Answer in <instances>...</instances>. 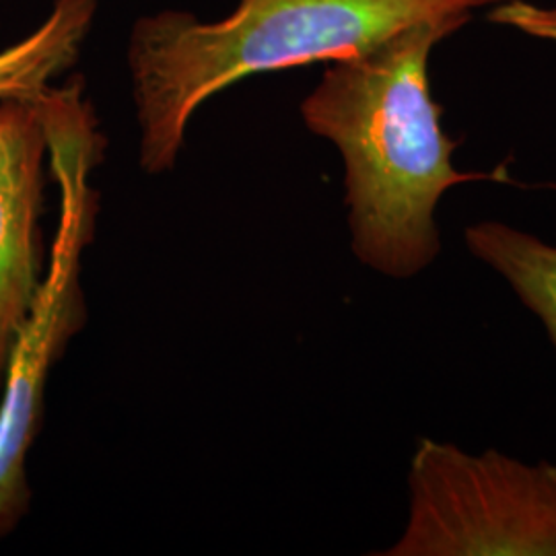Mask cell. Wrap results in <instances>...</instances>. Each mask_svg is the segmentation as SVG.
Here are the masks:
<instances>
[{
    "label": "cell",
    "mask_w": 556,
    "mask_h": 556,
    "mask_svg": "<svg viewBox=\"0 0 556 556\" xmlns=\"http://www.w3.org/2000/svg\"><path fill=\"white\" fill-rule=\"evenodd\" d=\"M468 20L415 23L378 46L328 62L301 103L305 126L344 161L353 252L392 278L427 270L441 252L435 208L447 190L498 174L457 172L459 142L433 100L429 59Z\"/></svg>",
    "instance_id": "cell-1"
},
{
    "label": "cell",
    "mask_w": 556,
    "mask_h": 556,
    "mask_svg": "<svg viewBox=\"0 0 556 556\" xmlns=\"http://www.w3.org/2000/svg\"><path fill=\"white\" fill-rule=\"evenodd\" d=\"M501 0H239L219 21L184 11L140 17L128 66L140 167L169 172L204 101L252 75L361 54L429 20H472Z\"/></svg>",
    "instance_id": "cell-2"
},
{
    "label": "cell",
    "mask_w": 556,
    "mask_h": 556,
    "mask_svg": "<svg viewBox=\"0 0 556 556\" xmlns=\"http://www.w3.org/2000/svg\"><path fill=\"white\" fill-rule=\"evenodd\" d=\"M41 114L48 165L59 181L60 220L40 291L11 346L0 388V538L17 528L29 507L27 456L40 433L52 365L85 319L80 260L98 215L91 172L103 139L80 79L52 87L41 98Z\"/></svg>",
    "instance_id": "cell-3"
},
{
    "label": "cell",
    "mask_w": 556,
    "mask_h": 556,
    "mask_svg": "<svg viewBox=\"0 0 556 556\" xmlns=\"http://www.w3.org/2000/svg\"><path fill=\"white\" fill-rule=\"evenodd\" d=\"M408 523L388 556H556V466L422 438Z\"/></svg>",
    "instance_id": "cell-4"
},
{
    "label": "cell",
    "mask_w": 556,
    "mask_h": 556,
    "mask_svg": "<svg viewBox=\"0 0 556 556\" xmlns=\"http://www.w3.org/2000/svg\"><path fill=\"white\" fill-rule=\"evenodd\" d=\"M40 100L0 101V388L48 262L40 229L48 161Z\"/></svg>",
    "instance_id": "cell-5"
},
{
    "label": "cell",
    "mask_w": 556,
    "mask_h": 556,
    "mask_svg": "<svg viewBox=\"0 0 556 556\" xmlns=\"http://www.w3.org/2000/svg\"><path fill=\"white\" fill-rule=\"evenodd\" d=\"M98 13V0H54L50 15L27 38L0 52V101L40 100L68 71Z\"/></svg>",
    "instance_id": "cell-6"
},
{
    "label": "cell",
    "mask_w": 556,
    "mask_h": 556,
    "mask_svg": "<svg viewBox=\"0 0 556 556\" xmlns=\"http://www.w3.org/2000/svg\"><path fill=\"white\" fill-rule=\"evenodd\" d=\"M466 245L509 282L536 316L556 351V245L507 223L482 220L466 229Z\"/></svg>",
    "instance_id": "cell-7"
},
{
    "label": "cell",
    "mask_w": 556,
    "mask_h": 556,
    "mask_svg": "<svg viewBox=\"0 0 556 556\" xmlns=\"http://www.w3.org/2000/svg\"><path fill=\"white\" fill-rule=\"evenodd\" d=\"M489 20L516 27L519 31L534 38L556 41V7L544 9L523 0H507V2H497Z\"/></svg>",
    "instance_id": "cell-8"
}]
</instances>
